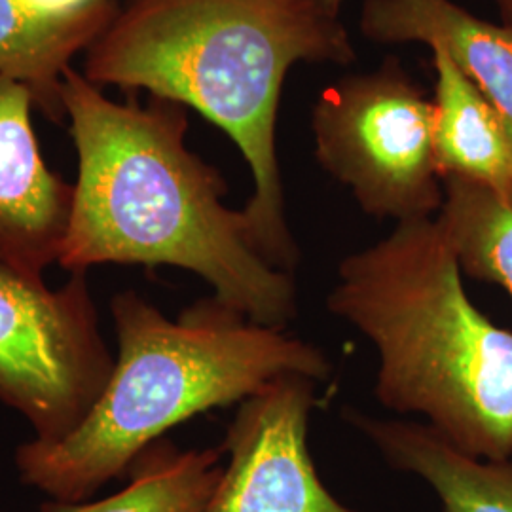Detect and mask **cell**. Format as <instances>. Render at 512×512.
I'll list each match as a JSON object with an SVG mask.
<instances>
[{"mask_svg":"<svg viewBox=\"0 0 512 512\" xmlns=\"http://www.w3.org/2000/svg\"><path fill=\"white\" fill-rule=\"evenodd\" d=\"M116 12L110 0L86 14L59 18L40 12L29 0H0V76L23 84L38 109L55 122L63 120V73L74 55L88 50L109 27Z\"/></svg>","mask_w":512,"mask_h":512,"instance_id":"8fae6325","label":"cell"},{"mask_svg":"<svg viewBox=\"0 0 512 512\" xmlns=\"http://www.w3.org/2000/svg\"><path fill=\"white\" fill-rule=\"evenodd\" d=\"M222 448L181 452L156 442L129 471L128 486L101 501L48 503L42 512H203L222 478Z\"/></svg>","mask_w":512,"mask_h":512,"instance_id":"4fadbf2b","label":"cell"},{"mask_svg":"<svg viewBox=\"0 0 512 512\" xmlns=\"http://www.w3.org/2000/svg\"><path fill=\"white\" fill-rule=\"evenodd\" d=\"M29 2L44 14L59 16V18H71V16H80V14L95 10L110 0H29Z\"/></svg>","mask_w":512,"mask_h":512,"instance_id":"9a60e30c","label":"cell"},{"mask_svg":"<svg viewBox=\"0 0 512 512\" xmlns=\"http://www.w3.org/2000/svg\"><path fill=\"white\" fill-rule=\"evenodd\" d=\"M359 29L376 44L442 50L494 107L512 150V31L452 0H365Z\"/></svg>","mask_w":512,"mask_h":512,"instance_id":"9c48e42d","label":"cell"},{"mask_svg":"<svg viewBox=\"0 0 512 512\" xmlns=\"http://www.w3.org/2000/svg\"><path fill=\"white\" fill-rule=\"evenodd\" d=\"M33 107L23 84L0 76V262L44 279L67 238L74 184L44 162Z\"/></svg>","mask_w":512,"mask_h":512,"instance_id":"ba28073f","label":"cell"},{"mask_svg":"<svg viewBox=\"0 0 512 512\" xmlns=\"http://www.w3.org/2000/svg\"><path fill=\"white\" fill-rule=\"evenodd\" d=\"M329 310L378 349V401L423 414L467 456L512 459V332L469 300L437 219L346 256Z\"/></svg>","mask_w":512,"mask_h":512,"instance_id":"277c9868","label":"cell"},{"mask_svg":"<svg viewBox=\"0 0 512 512\" xmlns=\"http://www.w3.org/2000/svg\"><path fill=\"white\" fill-rule=\"evenodd\" d=\"M355 57L340 14L313 0H126L88 48L84 76L192 107L219 126L253 171L255 192L241 209L251 241L289 274L298 249L275 147L283 82L296 63Z\"/></svg>","mask_w":512,"mask_h":512,"instance_id":"7a4b0ae2","label":"cell"},{"mask_svg":"<svg viewBox=\"0 0 512 512\" xmlns=\"http://www.w3.org/2000/svg\"><path fill=\"white\" fill-rule=\"evenodd\" d=\"M437 71L435 158L440 179L505 190L512 186V150L494 107L442 50H431Z\"/></svg>","mask_w":512,"mask_h":512,"instance_id":"7c38bea8","label":"cell"},{"mask_svg":"<svg viewBox=\"0 0 512 512\" xmlns=\"http://www.w3.org/2000/svg\"><path fill=\"white\" fill-rule=\"evenodd\" d=\"M315 382L283 376L241 403L220 446L228 467L203 512H355L330 494L311 459Z\"/></svg>","mask_w":512,"mask_h":512,"instance_id":"52a82bcc","label":"cell"},{"mask_svg":"<svg viewBox=\"0 0 512 512\" xmlns=\"http://www.w3.org/2000/svg\"><path fill=\"white\" fill-rule=\"evenodd\" d=\"M395 469L423 478L439 497L440 512H512V459L463 454L431 425L351 414Z\"/></svg>","mask_w":512,"mask_h":512,"instance_id":"30bf717a","label":"cell"},{"mask_svg":"<svg viewBox=\"0 0 512 512\" xmlns=\"http://www.w3.org/2000/svg\"><path fill=\"white\" fill-rule=\"evenodd\" d=\"M495 4L501 14V23L512 31V0H495Z\"/></svg>","mask_w":512,"mask_h":512,"instance_id":"2e32d148","label":"cell"},{"mask_svg":"<svg viewBox=\"0 0 512 512\" xmlns=\"http://www.w3.org/2000/svg\"><path fill=\"white\" fill-rule=\"evenodd\" d=\"M311 126L319 164L348 186L366 215L408 222L439 213L435 105L397 57L325 88Z\"/></svg>","mask_w":512,"mask_h":512,"instance_id":"5b68a950","label":"cell"},{"mask_svg":"<svg viewBox=\"0 0 512 512\" xmlns=\"http://www.w3.org/2000/svg\"><path fill=\"white\" fill-rule=\"evenodd\" d=\"M61 105L78 154L63 270L175 266L260 325L293 321V277L258 255L243 211L222 202L219 171L186 147V107L158 97L145 107L116 103L73 67Z\"/></svg>","mask_w":512,"mask_h":512,"instance_id":"6da1fadb","label":"cell"},{"mask_svg":"<svg viewBox=\"0 0 512 512\" xmlns=\"http://www.w3.org/2000/svg\"><path fill=\"white\" fill-rule=\"evenodd\" d=\"M313 2H317V4L325 6V8L330 10V12L340 14V6H342V2H344V0H313Z\"/></svg>","mask_w":512,"mask_h":512,"instance_id":"e0dca14e","label":"cell"},{"mask_svg":"<svg viewBox=\"0 0 512 512\" xmlns=\"http://www.w3.org/2000/svg\"><path fill=\"white\" fill-rule=\"evenodd\" d=\"M118 357L86 420L57 442L19 444L25 486L55 503H82L120 476L167 431L217 406L243 403L283 376L323 380L325 353L283 329L202 298L165 317L135 291L110 300Z\"/></svg>","mask_w":512,"mask_h":512,"instance_id":"3957f363","label":"cell"},{"mask_svg":"<svg viewBox=\"0 0 512 512\" xmlns=\"http://www.w3.org/2000/svg\"><path fill=\"white\" fill-rule=\"evenodd\" d=\"M112 368L86 272L50 289L0 262V403L25 418L33 439L76 431Z\"/></svg>","mask_w":512,"mask_h":512,"instance_id":"8992f818","label":"cell"},{"mask_svg":"<svg viewBox=\"0 0 512 512\" xmlns=\"http://www.w3.org/2000/svg\"><path fill=\"white\" fill-rule=\"evenodd\" d=\"M440 226L461 272L505 287L512 298V186L495 190L463 179H444Z\"/></svg>","mask_w":512,"mask_h":512,"instance_id":"5bb4252c","label":"cell"}]
</instances>
